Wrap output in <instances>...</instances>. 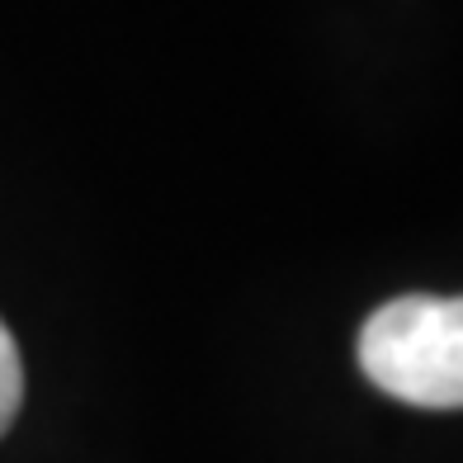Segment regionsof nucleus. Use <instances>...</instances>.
I'll use <instances>...</instances> for the list:
<instances>
[{
	"label": "nucleus",
	"instance_id": "nucleus-2",
	"mask_svg": "<svg viewBox=\"0 0 463 463\" xmlns=\"http://www.w3.org/2000/svg\"><path fill=\"white\" fill-rule=\"evenodd\" d=\"M19 407H24V360H19L10 326L0 322V435L14 426Z\"/></svg>",
	"mask_w": 463,
	"mask_h": 463
},
{
	"label": "nucleus",
	"instance_id": "nucleus-1",
	"mask_svg": "<svg viewBox=\"0 0 463 463\" xmlns=\"http://www.w3.org/2000/svg\"><path fill=\"white\" fill-rule=\"evenodd\" d=\"M364 378L411 407H463V298L407 293L373 312L360 331Z\"/></svg>",
	"mask_w": 463,
	"mask_h": 463
}]
</instances>
